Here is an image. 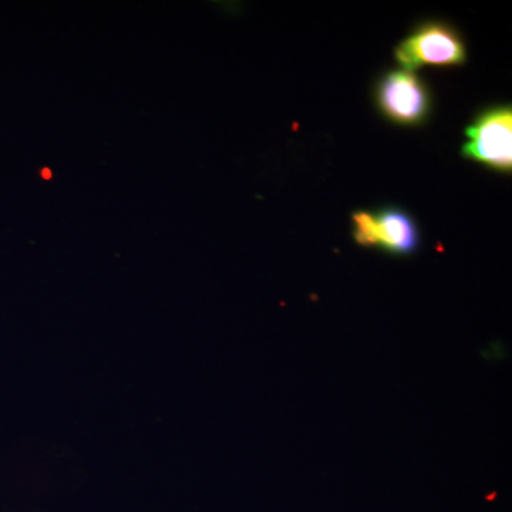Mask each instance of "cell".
Wrapping results in <instances>:
<instances>
[{
	"mask_svg": "<svg viewBox=\"0 0 512 512\" xmlns=\"http://www.w3.org/2000/svg\"><path fill=\"white\" fill-rule=\"evenodd\" d=\"M380 116L402 127L427 124L434 110L433 93L413 70L390 69L380 74L373 89Z\"/></svg>",
	"mask_w": 512,
	"mask_h": 512,
	"instance_id": "1",
	"label": "cell"
},
{
	"mask_svg": "<svg viewBox=\"0 0 512 512\" xmlns=\"http://www.w3.org/2000/svg\"><path fill=\"white\" fill-rule=\"evenodd\" d=\"M394 60L402 69L423 66L460 67L467 63L464 37L444 20H424L393 50Z\"/></svg>",
	"mask_w": 512,
	"mask_h": 512,
	"instance_id": "2",
	"label": "cell"
},
{
	"mask_svg": "<svg viewBox=\"0 0 512 512\" xmlns=\"http://www.w3.org/2000/svg\"><path fill=\"white\" fill-rule=\"evenodd\" d=\"M461 156L500 174L512 171V107L493 104L478 111L466 127Z\"/></svg>",
	"mask_w": 512,
	"mask_h": 512,
	"instance_id": "3",
	"label": "cell"
},
{
	"mask_svg": "<svg viewBox=\"0 0 512 512\" xmlns=\"http://www.w3.org/2000/svg\"><path fill=\"white\" fill-rule=\"evenodd\" d=\"M419 225L413 215L396 205H387L373 211L370 248H379L389 254L413 255L420 247Z\"/></svg>",
	"mask_w": 512,
	"mask_h": 512,
	"instance_id": "4",
	"label": "cell"
}]
</instances>
